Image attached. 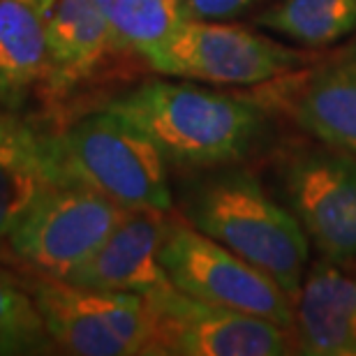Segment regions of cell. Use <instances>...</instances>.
I'll list each match as a JSON object with an SVG mask.
<instances>
[{
	"instance_id": "1",
	"label": "cell",
	"mask_w": 356,
	"mask_h": 356,
	"mask_svg": "<svg viewBox=\"0 0 356 356\" xmlns=\"http://www.w3.org/2000/svg\"><path fill=\"white\" fill-rule=\"evenodd\" d=\"M104 109L144 130L165 160L181 167H222L243 160L266 125L261 102L190 81H144Z\"/></svg>"
},
{
	"instance_id": "2",
	"label": "cell",
	"mask_w": 356,
	"mask_h": 356,
	"mask_svg": "<svg viewBox=\"0 0 356 356\" xmlns=\"http://www.w3.org/2000/svg\"><path fill=\"white\" fill-rule=\"evenodd\" d=\"M188 216L192 227L273 277L294 301L312 243L291 209L270 199L257 176L232 169L211 178L195 192Z\"/></svg>"
},
{
	"instance_id": "3",
	"label": "cell",
	"mask_w": 356,
	"mask_h": 356,
	"mask_svg": "<svg viewBox=\"0 0 356 356\" xmlns=\"http://www.w3.org/2000/svg\"><path fill=\"white\" fill-rule=\"evenodd\" d=\"M54 146L70 183L86 185L123 209H172L165 155L120 113L102 106L56 132Z\"/></svg>"
},
{
	"instance_id": "4",
	"label": "cell",
	"mask_w": 356,
	"mask_h": 356,
	"mask_svg": "<svg viewBox=\"0 0 356 356\" xmlns=\"http://www.w3.org/2000/svg\"><path fill=\"white\" fill-rule=\"evenodd\" d=\"M56 350L74 356L153 354V310L146 296L76 287L67 280L28 282Z\"/></svg>"
},
{
	"instance_id": "5",
	"label": "cell",
	"mask_w": 356,
	"mask_h": 356,
	"mask_svg": "<svg viewBox=\"0 0 356 356\" xmlns=\"http://www.w3.org/2000/svg\"><path fill=\"white\" fill-rule=\"evenodd\" d=\"M127 209L79 183L49 185L5 238L10 254L42 277L67 280Z\"/></svg>"
},
{
	"instance_id": "6",
	"label": "cell",
	"mask_w": 356,
	"mask_h": 356,
	"mask_svg": "<svg viewBox=\"0 0 356 356\" xmlns=\"http://www.w3.org/2000/svg\"><path fill=\"white\" fill-rule=\"evenodd\" d=\"M160 264L178 291L197 301L266 317L291 331L294 301L280 284L197 227L167 222Z\"/></svg>"
},
{
	"instance_id": "7",
	"label": "cell",
	"mask_w": 356,
	"mask_h": 356,
	"mask_svg": "<svg viewBox=\"0 0 356 356\" xmlns=\"http://www.w3.org/2000/svg\"><path fill=\"white\" fill-rule=\"evenodd\" d=\"M308 56L227 21L185 19L153 70L216 86H261L296 70Z\"/></svg>"
},
{
	"instance_id": "8",
	"label": "cell",
	"mask_w": 356,
	"mask_h": 356,
	"mask_svg": "<svg viewBox=\"0 0 356 356\" xmlns=\"http://www.w3.org/2000/svg\"><path fill=\"white\" fill-rule=\"evenodd\" d=\"M153 310V354L174 356H284L291 331L266 317L197 301L174 284L148 294Z\"/></svg>"
},
{
	"instance_id": "9",
	"label": "cell",
	"mask_w": 356,
	"mask_h": 356,
	"mask_svg": "<svg viewBox=\"0 0 356 356\" xmlns=\"http://www.w3.org/2000/svg\"><path fill=\"white\" fill-rule=\"evenodd\" d=\"M282 190L291 213L324 259L356 257V155L338 148H305L282 165Z\"/></svg>"
},
{
	"instance_id": "10",
	"label": "cell",
	"mask_w": 356,
	"mask_h": 356,
	"mask_svg": "<svg viewBox=\"0 0 356 356\" xmlns=\"http://www.w3.org/2000/svg\"><path fill=\"white\" fill-rule=\"evenodd\" d=\"M167 222L165 211L127 209L97 250L70 273L67 282L86 289L141 296L167 289L172 282L160 264Z\"/></svg>"
},
{
	"instance_id": "11",
	"label": "cell",
	"mask_w": 356,
	"mask_h": 356,
	"mask_svg": "<svg viewBox=\"0 0 356 356\" xmlns=\"http://www.w3.org/2000/svg\"><path fill=\"white\" fill-rule=\"evenodd\" d=\"M284 113L324 146L356 155V44L282 83Z\"/></svg>"
},
{
	"instance_id": "12",
	"label": "cell",
	"mask_w": 356,
	"mask_h": 356,
	"mask_svg": "<svg viewBox=\"0 0 356 356\" xmlns=\"http://www.w3.org/2000/svg\"><path fill=\"white\" fill-rule=\"evenodd\" d=\"M291 338L305 356H356V277L324 257L310 264L294 296Z\"/></svg>"
},
{
	"instance_id": "13",
	"label": "cell",
	"mask_w": 356,
	"mask_h": 356,
	"mask_svg": "<svg viewBox=\"0 0 356 356\" xmlns=\"http://www.w3.org/2000/svg\"><path fill=\"white\" fill-rule=\"evenodd\" d=\"M70 183L56 155L54 134L14 113L0 116V243L49 185Z\"/></svg>"
},
{
	"instance_id": "14",
	"label": "cell",
	"mask_w": 356,
	"mask_h": 356,
	"mask_svg": "<svg viewBox=\"0 0 356 356\" xmlns=\"http://www.w3.org/2000/svg\"><path fill=\"white\" fill-rule=\"evenodd\" d=\"M44 21L47 74L42 86L51 95H63L88 79L106 56L118 51L97 0H56Z\"/></svg>"
},
{
	"instance_id": "15",
	"label": "cell",
	"mask_w": 356,
	"mask_h": 356,
	"mask_svg": "<svg viewBox=\"0 0 356 356\" xmlns=\"http://www.w3.org/2000/svg\"><path fill=\"white\" fill-rule=\"evenodd\" d=\"M44 74V14L21 0H0V106L19 111Z\"/></svg>"
},
{
	"instance_id": "16",
	"label": "cell",
	"mask_w": 356,
	"mask_h": 356,
	"mask_svg": "<svg viewBox=\"0 0 356 356\" xmlns=\"http://www.w3.org/2000/svg\"><path fill=\"white\" fill-rule=\"evenodd\" d=\"M113 44L132 51L155 67L183 24L181 7L172 0H97Z\"/></svg>"
},
{
	"instance_id": "17",
	"label": "cell",
	"mask_w": 356,
	"mask_h": 356,
	"mask_svg": "<svg viewBox=\"0 0 356 356\" xmlns=\"http://www.w3.org/2000/svg\"><path fill=\"white\" fill-rule=\"evenodd\" d=\"M254 24L301 47H331L356 33V0H280Z\"/></svg>"
},
{
	"instance_id": "18",
	"label": "cell",
	"mask_w": 356,
	"mask_h": 356,
	"mask_svg": "<svg viewBox=\"0 0 356 356\" xmlns=\"http://www.w3.org/2000/svg\"><path fill=\"white\" fill-rule=\"evenodd\" d=\"M56 345L28 287L0 268V356L49 354Z\"/></svg>"
},
{
	"instance_id": "19",
	"label": "cell",
	"mask_w": 356,
	"mask_h": 356,
	"mask_svg": "<svg viewBox=\"0 0 356 356\" xmlns=\"http://www.w3.org/2000/svg\"><path fill=\"white\" fill-rule=\"evenodd\" d=\"M264 0H183V19L195 21H229L250 12Z\"/></svg>"
},
{
	"instance_id": "20",
	"label": "cell",
	"mask_w": 356,
	"mask_h": 356,
	"mask_svg": "<svg viewBox=\"0 0 356 356\" xmlns=\"http://www.w3.org/2000/svg\"><path fill=\"white\" fill-rule=\"evenodd\" d=\"M21 3H26V5H31L33 10H38V12H42V14H47L49 10L54 7V3L56 0H21Z\"/></svg>"
},
{
	"instance_id": "21",
	"label": "cell",
	"mask_w": 356,
	"mask_h": 356,
	"mask_svg": "<svg viewBox=\"0 0 356 356\" xmlns=\"http://www.w3.org/2000/svg\"><path fill=\"white\" fill-rule=\"evenodd\" d=\"M172 3H174V5H178V7H181V3H183V0H172Z\"/></svg>"
}]
</instances>
